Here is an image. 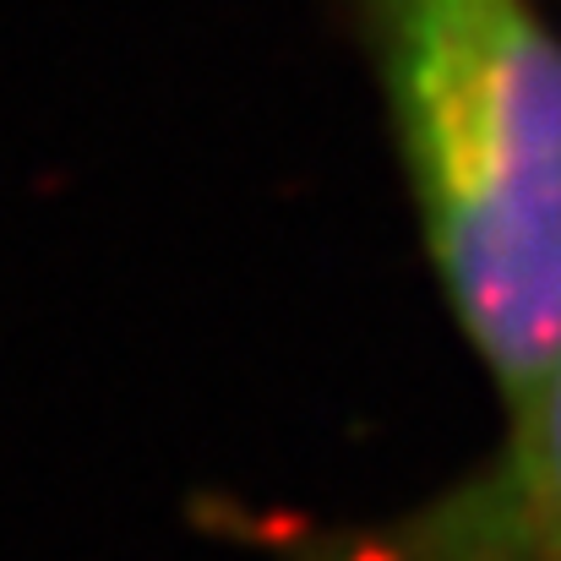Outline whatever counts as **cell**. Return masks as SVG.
<instances>
[{"instance_id":"cell-1","label":"cell","mask_w":561,"mask_h":561,"mask_svg":"<svg viewBox=\"0 0 561 561\" xmlns=\"http://www.w3.org/2000/svg\"><path fill=\"white\" fill-rule=\"evenodd\" d=\"M436 295L502 409L561 355V27L540 0H355Z\"/></svg>"},{"instance_id":"cell-2","label":"cell","mask_w":561,"mask_h":561,"mask_svg":"<svg viewBox=\"0 0 561 561\" xmlns=\"http://www.w3.org/2000/svg\"><path fill=\"white\" fill-rule=\"evenodd\" d=\"M229 524L273 561H561V355L507 403V436L420 502L360 524Z\"/></svg>"}]
</instances>
